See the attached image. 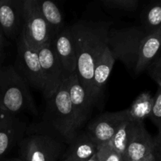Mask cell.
Wrapping results in <instances>:
<instances>
[{
	"mask_svg": "<svg viewBox=\"0 0 161 161\" xmlns=\"http://www.w3.org/2000/svg\"><path fill=\"white\" fill-rule=\"evenodd\" d=\"M112 25L111 21L80 20L70 26L76 54L77 75L94 101L92 78L94 65L106 49L108 31Z\"/></svg>",
	"mask_w": 161,
	"mask_h": 161,
	"instance_id": "cell-1",
	"label": "cell"
},
{
	"mask_svg": "<svg viewBox=\"0 0 161 161\" xmlns=\"http://www.w3.org/2000/svg\"><path fill=\"white\" fill-rule=\"evenodd\" d=\"M0 109L14 115L25 112L38 114L29 86L14 65L0 67Z\"/></svg>",
	"mask_w": 161,
	"mask_h": 161,
	"instance_id": "cell-2",
	"label": "cell"
},
{
	"mask_svg": "<svg viewBox=\"0 0 161 161\" xmlns=\"http://www.w3.org/2000/svg\"><path fill=\"white\" fill-rule=\"evenodd\" d=\"M46 100L44 122L59 135L61 141L68 145L80 131L69 98L68 78L61 83L58 91Z\"/></svg>",
	"mask_w": 161,
	"mask_h": 161,
	"instance_id": "cell-3",
	"label": "cell"
},
{
	"mask_svg": "<svg viewBox=\"0 0 161 161\" xmlns=\"http://www.w3.org/2000/svg\"><path fill=\"white\" fill-rule=\"evenodd\" d=\"M146 35L142 27L110 28L107 36V47L116 61H121L129 70H135L140 45Z\"/></svg>",
	"mask_w": 161,
	"mask_h": 161,
	"instance_id": "cell-4",
	"label": "cell"
},
{
	"mask_svg": "<svg viewBox=\"0 0 161 161\" xmlns=\"http://www.w3.org/2000/svg\"><path fill=\"white\" fill-rule=\"evenodd\" d=\"M65 146L62 141L47 134H31L19 143V154L23 161H58Z\"/></svg>",
	"mask_w": 161,
	"mask_h": 161,
	"instance_id": "cell-5",
	"label": "cell"
},
{
	"mask_svg": "<svg viewBox=\"0 0 161 161\" xmlns=\"http://www.w3.org/2000/svg\"><path fill=\"white\" fill-rule=\"evenodd\" d=\"M17 50L14 69L28 86L43 92L44 81L38 50L28 45L22 31L18 36Z\"/></svg>",
	"mask_w": 161,
	"mask_h": 161,
	"instance_id": "cell-6",
	"label": "cell"
},
{
	"mask_svg": "<svg viewBox=\"0 0 161 161\" xmlns=\"http://www.w3.org/2000/svg\"><path fill=\"white\" fill-rule=\"evenodd\" d=\"M22 32L28 45L36 50L53 39V34L39 13L36 0H23Z\"/></svg>",
	"mask_w": 161,
	"mask_h": 161,
	"instance_id": "cell-7",
	"label": "cell"
},
{
	"mask_svg": "<svg viewBox=\"0 0 161 161\" xmlns=\"http://www.w3.org/2000/svg\"><path fill=\"white\" fill-rule=\"evenodd\" d=\"M38 53L44 81L42 94L46 99H48L58 91L68 76L55 53L52 40L41 47Z\"/></svg>",
	"mask_w": 161,
	"mask_h": 161,
	"instance_id": "cell-8",
	"label": "cell"
},
{
	"mask_svg": "<svg viewBox=\"0 0 161 161\" xmlns=\"http://www.w3.org/2000/svg\"><path fill=\"white\" fill-rule=\"evenodd\" d=\"M128 119L126 109L106 112L94 118L85 131L94 140L97 147L108 142L124 121Z\"/></svg>",
	"mask_w": 161,
	"mask_h": 161,
	"instance_id": "cell-9",
	"label": "cell"
},
{
	"mask_svg": "<svg viewBox=\"0 0 161 161\" xmlns=\"http://www.w3.org/2000/svg\"><path fill=\"white\" fill-rule=\"evenodd\" d=\"M68 90L77 127L80 130L91 117L96 103L80 83L76 72L68 77Z\"/></svg>",
	"mask_w": 161,
	"mask_h": 161,
	"instance_id": "cell-10",
	"label": "cell"
},
{
	"mask_svg": "<svg viewBox=\"0 0 161 161\" xmlns=\"http://www.w3.org/2000/svg\"><path fill=\"white\" fill-rule=\"evenodd\" d=\"M26 128V124L16 115L0 109V160L19 145L25 137Z\"/></svg>",
	"mask_w": 161,
	"mask_h": 161,
	"instance_id": "cell-11",
	"label": "cell"
},
{
	"mask_svg": "<svg viewBox=\"0 0 161 161\" xmlns=\"http://www.w3.org/2000/svg\"><path fill=\"white\" fill-rule=\"evenodd\" d=\"M154 139L146 130L144 123L132 122L131 130L124 161L140 160L153 153Z\"/></svg>",
	"mask_w": 161,
	"mask_h": 161,
	"instance_id": "cell-12",
	"label": "cell"
},
{
	"mask_svg": "<svg viewBox=\"0 0 161 161\" xmlns=\"http://www.w3.org/2000/svg\"><path fill=\"white\" fill-rule=\"evenodd\" d=\"M52 42L55 53L69 77L77 69L76 54L70 26H65L58 31L53 36Z\"/></svg>",
	"mask_w": 161,
	"mask_h": 161,
	"instance_id": "cell-13",
	"label": "cell"
},
{
	"mask_svg": "<svg viewBox=\"0 0 161 161\" xmlns=\"http://www.w3.org/2000/svg\"><path fill=\"white\" fill-rule=\"evenodd\" d=\"M0 27L9 38L20 34L23 28V0H0Z\"/></svg>",
	"mask_w": 161,
	"mask_h": 161,
	"instance_id": "cell-14",
	"label": "cell"
},
{
	"mask_svg": "<svg viewBox=\"0 0 161 161\" xmlns=\"http://www.w3.org/2000/svg\"><path fill=\"white\" fill-rule=\"evenodd\" d=\"M97 146L86 131L80 130L68 144L60 161H87L96 154Z\"/></svg>",
	"mask_w": 161,
	"mask_h": 161,
	"instance_id": "cell-15",
	"label": "cell"
},
{
	"mask_svg": "<svg viewBox=\"0 0 161 161\" xmlns=\"http://www.w3.org/2000/svg\"><path fill=\"white\" fill-rule=\"evenodd\" d=\"M116 60L108 47L102 53L94 65L92 78L93 97L96 103L99 102L101 95L104 92L107 81L113 71Z\"/></svg>",
	"mask_w": 161,
	"mask_h": 161,
	"instance_id": "cell-16",
	"label": "cell"
},
{
	"mask_svg": "<svg viewBox=\"0 0 161 161\" xmlns=\"http://www.w3.org/2000/svg\"><path fill=\"white\" fill-rule=\"evenodd\" d=\"M161 53V29L146 35L140 45L138 58L134 70L136 75L146 70L148 66Z\"/></svg>",
	"mask_w": 161,
	"mask_h": 161,
	"instance_id": "cell-17",
	"label": "cell"
},
{
	"mask_svg": "<svg viewBox=\"0 0 161 161\" xmlns=\"http://www.w3.org/2000/svg\"><path fill=\"white\" fill-rule=\"evenodd\" d=\"M36 5L53 36L66 26L62 12L56 3L50 0H36Z\"/></svg>",
	"mask_w": 161,
	"mask_h": 161,
	"instance_id": "cell-18",
	"label": "cell"
},
{
	"mask_svg": "<svg viewBox=\"0 0 161 161\" xmlns=\"http://www.w3.org/2000/svg\"><path fill=\"white\" fill-rule=\"evenodd\" d=\"M154 96L148 91L141 93L133 103L126 109L128 120L133 123H144L150 116L153 105Z\"/></svg>",
	"mask_w": 161,
	"mask_h": 161,
	"instance_id": "cell-19",
	"label": "cell"
},
{
	"mask_svg": "<svg viewBox=\"0 0 161 161\" xmlns=\"http://www.w3.org/2000/svg\"><path fill=\"white\" fill-rule=\"evenodd\" d=\"M142 28L146 34L161 29V0L152 2L141 14Z\"/></svg>",
	"mask_w": 161,
	"mask_h": 161,
	"instance_id": "cell-20",
	"label": "cell"
},
{
	"mask_svg": "<svg viewBox=\"0 0 161 161\" xmlns=\"http://www.w3.org/2000/svg\"><path fill=\"white\" fill-rule=\"evenodd\" d=\"M131 127L132 122L128 119H126L121 124L111 139L107 142L113 150L122 156L124 155L127 149Z\"/></svg>",
	"mask_w": 161,
	"mask_h": 161,
	"instance_id": "cell-21",
	"label": "cell"
},
{
	"mask_svg": "<svg viewBox=\"0 0 161 161\" xmlns=\"http://www.w3.org/2000/svg\"><path fill=\"white\" fill-rule=\"evenodd\" d=\"M102 4L104 7L117 10L133 12L138 8V0H102Z\"/></svg>",
	"mask_w": 161,
	"mask_h": 161,
	"instance_id": "cell-22",
	"label": "cell"
},
{
	"mask_svg": "<svg viewBox=\"0 0 161 161\" xmlns=\"http://www.w3.org/2000/svg\"><path fill=\"white\" fill-rule=\"evenodd\" d=\"M95 156L97 161H124L123 156L113 150L108 143L97 147Z\"/></svg>",
	"mask_w": 161,
	"mask_h": 161,
	"instance_id": "cell-23",
	"label": "cell"
},
{
	"mask_svg": "<svg viewBox=\"0 0 161 161\" xmlns=\"http://www.w3.org/2000/svg\"><path fill=\"white\" fill-rule=\"evenodd\" d=\"M149 119L155 124L157 128L161 127V86H158L156 95L154 96L153 105Z\"/></svg>",
	"mask_w": 161,
	"mask_h": 161,
	"instance_id": "cell-24",
	"label": "cell"
},
{
	"mask_svg": "<svg viewBox=\"0 0 161 161\" xmlns=\"http://www.w3.org/2000/svg\"><path fill=\"white\" fill-rule=\"evenodd\" d=\"M146 71L158 86H161V53L148 66Z\"/></svg>",
	"mask_w": 161,
	"mask_h": 161,
	"instance_id": "cell-25",
	"label": "cell"
},
{
	"mask_svg": "<svg viewBox=\"0 0 161 161\" xmlns=\"http://www.w3.org/2000/svg\"><path fill=\"white\" fill-rule=\"evenodd\" d=\"M154 139V149L153 154L157 156L159 159H161V127L158 129L157 135L153 137Z\"/></svg>",
	"mask_w": 161,
	"mask_h": 161,
	"instance_id": "cell-26",
	"label": "cell"
},
{
	"mask_svg": "<svg viewBox=\"0 0 161 161\" xmlns=\"http://www.w3.org/2000/svg\"><path fill=\"white\" fill-rule=\"evenodd\" d=\"M126 161H161V159H159L158 157L153 153L150 154V155L147 156V157H144L140 160H126Z\"/></svg>",
	"mask_w": 161,
	"mask_h": 161,
	"instance_id": "cell-27",
	"label": "cell"
},
{
	"mask_svg": "<svg viewBox=\"0 0 161 161\" xmlns=\"http://www.w3.org/2000/svg\"><path fill=\"white\" fill-rule=\"evenodd\" d=\"M4 161H23L21 159H20L19 157H16V158H11V159H8V160H4Z\"/></svg>",
	"mask_w": 161,
	"mask_h": 161,
	"instance_id": "cell-28",
	"label": "cell"
},
{
	"mask_svg": "<svg viewBox=\"0 0 161 161\" xmlns=\"http://www.w3.org/2000/svg\"><path fill=\"white\" fill-rule=\"evenodd\" d=\"M2 47H3V39H2L1 33H0V56H1V52H2Z\"/></svg>",
	"mask_w": 161,
	"mask_h": 161,
	"instance_id": "cell-29",
	"label": "cell"
},
{
	"mask_svg": "<svg viewBox=\"0 0 161 161\" xmlns=\"http://www.w3.org/2000/svg\"><path fill=\"white\" fill-rule=\"evenodd\" d=\"M87 161H97V158H96V156L94 155V157H91V158L90 159V160H88Z\"/></svg>",
	"mask_w": 161,
	"mask_h": 161,
	"instance_id": "cell-30",
	"label": "cell"
}]
</instances>
